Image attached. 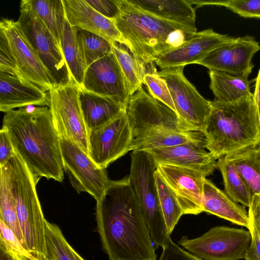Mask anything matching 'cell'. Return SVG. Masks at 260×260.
Segmentation results:
<instances>
[{
    "label": "cell",
    "instance_id": "1",
    "mask_svg": "<svg viewBox=\"0 0 260 260\" xmlns=\"http://www.w3.org/2000/svg\"><path fill=\"white\" fill-rule=\"evenodd\" d=\"M96 201L97 230L109 260H157L156 247L131 186L129 176L110 180L104 193Z\"/></svg>",
    "mask_w": 260,
    "mask_h": 260
},
{
    "label": "cell",
    "instance_id": "2",
    "mask_svg": "<svg viewBox=\"0 0 260 260\" xmlns=\"http://www.w3.org/2000/svg\"><path fill=\"white\" fill-rule=\"evenodd\" d=\"M2 127L15 151L37 177L63 181L60 139L47 107L22 108L4 115Z\"/></svg>",
    "mask_w": 260,
    "mask_h": 260
},
{
    "label": "cell",
    "instance_id": "3",
    "mask_svg": "<svg viewBox=\"0 0 260 260\" xmlns=\"http://www.w3.org/2000/svg\"><path fill=\"white\" fill-rule=\"evenodd\" d=\"M204 134L205 148L216 159L260 141V122L253 93L232 102L212 101Z\"/></svg>",
    "mask_w": 260,
    "mask_h": 260
},
{
    "label": "cell",
    "instance_id": "4",
    "mask_svg": "<svg viewBox=\"0 0 260 260\" xmlns=\"http://www.w3.org/2000/svg\"><path fill=\"white\" fill-rule=\"evenodd\" d=\"M120 14L112 20L122 38L136 59L145 68L155 63L161 54L170 50L167 41L178 29H188L143 11L127 0H119Z\"/></svg>",
    "mask_w": 260,
    "mask_h": 260
},
{
    "label": "cell",
    "instance_id": "5",
    "mask_svg": "<svg viewBox=\"0 0 260 260\" xmlns=\"http://www.w3.org/2000/svg\"><path fill=\"white\" fill-rule=\"evenodd\" d=\"M5 165L25 247L39 260H44L46 250V219L36 190L40 178L34 175L16 151Z\"/></svg>",
    "mask_w": 260,
    "mask_h": 260
},
{
    "label": "cell",
    "instance_id": "6",
    "mask_svg": "<svg viewBox=\"0 0 260 260\" xmlns=\"http://www.w3.org/2000/svg\"><path fill=\"white\" fill-rule=\"evenodd\" d=\"M129 183L156 248L170 237L159 204L154 173L157 165L144 151H133Z\"/></svg>",
    "mask_w": 260,
    "mask_h": 260
},
{
    "label": "cell",
    "instance_id": "7",
    "mask_svg": "<svg viewBox=\"0 0 260 260\" xmlns=\"http://www.w3.org/2000/svg\"><path fill=\"white\" fill-rule=\"evenodd\" d=\"M126 113L134 139L162 131H196L143 88L130 96Z\"/></svg>",
    "mask_w": 260,
    "mask_h": 260
},
{
    "label": "cell",
    "instance_id": "8",
    "mask_svg": "<svg viewBox=\"0 0 260 260\" xmlns=\"http://www.w3.org/2000/svg\"><path fill=\"white\" fill-rule=\"evenodd\" d=\"M79 91L73 80L66 85L56 86L49 91V108L60 139L74 143L90 156L89 129L83 117Z\"/></svg>",
    "mask_w": 260,
    "mask_h": 260
},
{
    "label": "cell",
    "instance_id": "9",
    "mask_svg": "<svg viewBox=\"0 0 260 260\" xmlns=\"http://www.w3.org/2000/svg\"><path fill=\"white\" fill-rule=\"evenodd\" d=\"M251 239L249 230L222 225L212 228L196 238L182 236L178 243L205 260H239L244 258Z\"/></svg>",
    "mask_w": 260,
    "mask_h": 260
},
{
    "label": "cell",
    "instance_id": "10",
    "mask_svg": "<svg viewBox=\"0 0 260 260\" xmlns=\"http://www.w3.org/2000/svg\"><path fill=\"white\" fill-rule=\"evenodd\" d=\"M17 21L40 59L53 78L56 86L70 83L73 79L61 48L45 23L33 12L21 6Z\"/></svg>",
    "mask_w": 260,
    "mask_h": 260
},
{
    "label": "cell",
    "instance_id": "11",
    "mask_svg": "<svg viewBox=\"0 0 260 260\" xmlns=\"http://www.w3.org/2000/svg\"><path fill=\"white\" fill-rule=\"evenodd\" d=\"M184 67H169L158 73L167 84L178 116L196 131L204 133L211 111L212 101L201 95L186 78Z\"/></svg>",
    "mask_w": 260,
    "mask_h": 260
},
{
    "label": "cell",
    "instance_id": "12",
    "mask_svg": "<svg viewBox=\"0 0 260 260\" xmlns=\"http://www.w3.org/2000/svg\"><path fill=\"white\" fill-rule=\"evenodd\" d=\"M63 170L78 193L86 192L99 200L110 182L105 169L98 166L79 146L60 139Z\"/></svg>",
    "mask_w": 260,
    "mask_h": 260
},
{
    "label": "cell",
    "instance_id": "13",
    "mask_svg": "<svg viewBox=\"0 0 260 260\" xmlns=\"http://www.w3.org/2000/svg\"><path fill=\"white\" fill-rule=\"evenodd\" d=\"M0 29L5 33L21 78L45 91L56 86L49 71L42 62L18 21L4 18Z\"/></svg>",
    "mask_w": 260,
    "mask_h": 260
},
{
    "label": "cell",
    "instance_id": "14",
    "mask_svg": "<svg viewBox=\"0 0 260 260\" xmlns=\"http://www.w3.org/2000/svg\"><path fill=\"white\" fill-rule=\"evenodd\" d=\"M134 138L126 113L106 124L89 130L90 158L106 169L131 150Z\"/></svg>",
    "mask_w": 260,
    "mask_h": 260
},
{
    "label": "cell",
    "instance_id": "15",
    "mask_svg": "<svg viewBox=\"0 0 260 260\" xmlns=\"http://www.w3.org/2000/svg\"><path fill=\"white\" fill-rule=\"evenodd\" d=\"M259 50L260 44L253 36L239 37L211 50L196 63L209 71L223 72L248 79L254 67L252 58Z\"/></svg>",
    "mask_w": 260,
    "mask_h": 260
},
{
    "label": "cell",
    "instance_id": "16",
    "mask_svg": "<svg viewBox=\"0 0 260 260\" xmlns=\"http://www.w3.org/2000/svg\"><path fill=\"white\" fill-rule=\"evenodd\" d=\"M80 89L109 98L127 109L130 95L123 74L113 52L87 67Z\"/></svg>",
    "mask_w": 260,
    "mask_h": 260
},
{
    "label": "cell",
    "instance_id": "17",
    "mask_svg": "<svg viewBox=\"0 0 260 260\" xmlns=\"http://www.w3.org/2000/svg\"><path fill=\"white\" fill-rule=\"evenodd\" d=\"M156 170L172 190L183 214L198 215L204 212L205 175L194 170L169 165H158Z\"/></svg>",
    "mask_w": 260,
    "mask_h": 260
},
{
    "label": "cell",
    "instance_id": "18",
    "mask_svg": "<svg viewBox=\"0 0 260 260\" xmlns=\"http://www.w3.org/2000/svg\"><path fill=\"white\" fill-rule=\"evenodd\" d=\"M235 39L228 35L217 33L211 28L205 29L197 32L190 40L180 47L165 52L154 63L161 70L196 63L211 50Z\"/></svg>",
    "mask_w": 260,
    "mask_h": 260
},
{
    "label": "cell",
    "instance_id": "19",
    "mask_svg": "<svg viewBox=\"0 0 260 260\" xmlns=\"http://www.w3.org/2000/svg\"><path fill=\"white\" fill-rule=\"evenodd\" d=\"M145 151L156 165H169L198 171L206 177L217 168L214 156L204 148L192 144L159 148Z\"/></svg>",
    "mask_w": 260,
    "mask_h": 260
},
{
    "label": "cell",
    "instance_id": "20",
    "mask_svg": "<svg viewBox=\"0 0 260 260\" xmlns=\"http://www.w3.org/2000/svg\"><path fill=\"white\" fill-rule=\"evenodd\" d=\"M50 97L36 85L0 72V110L5 113L29 106L49 107Z\"/></svg>",
    "mask_w": 260,
    "mask_h": 260
},
{
    "label": "cell",
    "instance_id": "21",
    "mask_svg": "<svg viewBox=\"0 0 260 260\" xmlns=\"http://www.w3.org/2000/svg\"><path fill=\"white\" fill-rule=\"evenodd\" d=\"M66 18L73 27L98 35L111 42L126 44L113 21L92 8L85 0H62Z\"/></svg>",
    "mask_w": 260,
    "mask_h": 260
},
{
    "label": "cell",
    "instance_id": "22",
    "mask_svg": "<svg viewBox=\"0 0 260 260\" xmlns=\"http://www.w3.org/2000/svg\"><path fill=\"white\" fill-rule=\"evenodd\" d=\"M203 207L204 212L234 224L248 227L249 218L245 207L233 201L206 178L204 182Z\"/></svg>",
    "mask_w": 260,
    "mask_h": 260
},
{
    "label": "cell",
    "instance_id": "23",
    "mask_svg": "<svg viewBox=\"0 0 260 260\" xmlns=\"http://www.w3.org/2000/svg\"><path fill=\"white\" fill-rule=\"evenodd\" d=\"M135 7L165 20L197 31L196 13L187 0H127Z\"/></svg>",
    "mask_w": 260,
    "mask_h": 260
},
{
    "label": "cell",
    "instance_id": "24",
    "mask_svg": "<svg viewBox=\"0 0 260 260\" xmlns=\"http://www.w3.org/2000/svg\"><path fill=\"white\" fill-rule=\"evenodd\" d=\"M79 99L84 121L89 130L106 124L126 111L112 99L83 89L80 88Z\"/></svg>",
    "mask_w": 260,
    "mask_h": 260
},
{
    "label": "cell",
    "instance_id": "25",
    "mask_svg": "<svg viewBox=\"0 0 260 260\" xmlns=\"http://www.w3.org/2000/svg\"><path fill=\"white\" fill-rule=\"evenodd\" d=\"M224 156L233 162L252 196L260 193V141Z\"/></svg>",
    "mask_w": 260,
    "mask_h": 260
},
{
    "label": "cell",
    "instance_id": "26",
    "mask_svg": "<svg viewBox=\"0 0 260 260\" xmlns=\"http://www.w3.org/2000/svg\"><path fill=\"white\" fill-rule=\"evenodd\" d=\"M192 144L205 148L206 141L203 133L199 131H162L141 139H133L131 150H147Z\"/></svg>",
    "mask_w": 260,
    "mask_h": 260
},
{
    "label": "cell",
    "instance_id": "27",
    "mask_svg": "<svg viewBox=\"0 0 260 260\" xmlns=\"http://www.w3.org/2000/svg\"><path fill=\"white\" fill-rule=\"evenodd\" d=\"M60 48L73 80L82 88L87 68L76 35V28L65 19L60 43Z\"/></svg>",
    "mask_w": 260,
    "mask_h": 260
},
{
    "label": "cell",
    "instance_id": "28",
    "mask_svg": "<svg viewBox=\"0 0 260 260\" xmlns=\"http://www.w3.org/2000/svg\"><path fill=\"white\" fill-rule=\"evenodd\" d=\"M209 75L210 88L217 100L232 102L252 93L255 78L250 80L217 71H209Z\"/></svg>",
    "mask_w": 260,
    "mask_h": 260
},
{
    "label": "cell",
    "instance_id": "29",
    "mask_svg": "<svg viewBox=\"0 0 260 260\" xmlns=\"http://www.w3.org/2000/svg\"><path fill=\"white\" fill-rule=\"evenodd\" d=\"M20 6L28 8L42 20L60 46L63 23L66 19L62 0H22Z\"/></svg>",
    "mask_w": 260,
    "mask_h": 260
},
{
    "label": "cell",
    "instance_id": "30",
    "mask_svg": "<svg viewBox=\"0 0 260 260\" xmlns=\"http://www.w3.org/2000/svg\"><path fill=\"white\" fill-rule=\"evenodd\" d=\"M217 167L222 176L225 193L235 202L249 207L252 196L233 162L221 156L218 159Z\"/></svg>",
    "mask_w": 260,
    "mask_h": 260
},
{
    "label": "cell",
    "instance_id": "31",
    "mask_svg": "<svg viewBox=\"0 0 260 260\" xmlns=\"http://www.w3.org/2000/svg\"><path fill=\"white\" fill-rule=\"evenodd\" d=\"M112 52L119 62L131 96L142 88L146 69L123 44L113 43Z\"/></svg>",
    "mask_w": 260,
    "mask_h": 260
},
{
    "label": "cell",
    "instance_id": "32",
    "mask_svg": "<svg viewBox=\"0 0 260 260\" xmlns=\"http://www.w3.org/2000/svg\"><path fill=\"white\" fill-rule=\"evenodd\" d=\"M0 219L11 229L25 247L6 166L0 167Z\"/></svg>",
    "mask_w": 260,
    "mask_h": 260
},
{
    "label": "cell",
    "instance_id": "33",
    "mask_svg": "<svg viewBox=\"0 0 260 260\" xmlns=\"http://www.w3.org/2000/svg\"><path fill=\"white\" fill-rule=\"evenodd\" d=\"M44 260H85L71 246L58 225L46 220Z\"/></svg>",
    "mask_w": 260,
    "mask_h": 260
},
{
    "label": "cell",
    "instance_id": "34",
    "mask_svg": "<svg viewBox=\"0 0 260 260\" xmlns=\"http://www.w3.org/2000/svg\"><path fill=\"white\" fill-rule=\"evenodd\" d=\"M154 177L159 204L168 232L171 234L183 215V211L172 190L157 170Z\"/></svg>",
    "mask_w": 260,
    "mask_h": 260
},
{
    "label": "cell",
    "instance_id": "35",
    "mask_svg": "<svg viewBox=\"0 0 260 260\" xmlns=\"http://www.w3.org/2000/svg\"><path fill=\"white\" fill-rule=\"evenodd\" d=\"M75 28L87 67L112 52V44L105 38L90 31Z\"/></svg>",
    "mask_w": 260,
    "mask_h": 260
},
{
    "label": "cell",
    "instance_id": "36",
    "mask_svg": "<svg viewBox=\"0 0 260 260\" xmlns=\"http://www.w3.org/2000/svg\"><path fill=\"white\" fill-rule=\"evenodd\" d=\"M191 4L199 8L212 5L226 8L244 18L260 19V0H187Z\"/></svg>",
    "mask_w": 260,
    "mask_h": 260
},
{
    "label": "cell",
    "instance_id": "37",
    "mask_svg": "<svg viewBox=\"0 0 260 260\" xmlns=\"http://www.w3.org/2000/svg\"><path fill=\"white\" fill-rule=\"evenodd\" d=\"M143 78V82L149 94L156 100L159 101L176 113L175 105L166 81L158 74L154 64L146 67Z\"/></svg>",
    "mask_w": 260,
    "mask_h": 260
},
{
    "label": "cell",
    "instance_id": "38",
    "mask_svg": "<svg viewBox=\"0 0 260 260\" xmlns=\"http://www.w3.org/2000/svg\"><path fill=\"white\" fill-rule=\"evenodd\" d=\"M0 250L19 260H39L22 244L11 229L1 219Z\"/></svg>",
    "mask_w": 260,
    "mask_h": 260
},
{
    "label": "cell",
    "instance_id": "39",
    "mask_svg": "<svg viewBox=\"0 0 260 260\" xmlns=\"http://www.w3.org/2000/svg\"><path fill=\"white\" fill-rule=\"evenodd\" d=\"M0 72L22 79L7 38L3 31L1 29Z\"/></svg>",
    "mask_w": 260,
    "mask_h": 260
},
{
    "label": "cell",
    "instance_id": "40",
    "mask_svg": "<svg viewBox=\"0 0 260 260\" xmlns=\"http://www.w3.org/2000/svg\"><path fill=\"white\" fill-rule=\"evenodd\" d=\"M162 251L158 260H205L185 251L168 237L162 247Z\"/></svg>",
    "mask_w": 260,
    "mask_h": 260
},
{
    "label": "cell",
    "instance_id": "41",
    "mask_svg": "<svg viewBox=\"0 0 260 260\" xmlns=\"http://www.w3.org/2000/svg\"><path fill=\"white\" fill-rule=\"evenodd\" d=\"M100 14L111 20L116 18L120 13L119 0H85Z\"/></svg>",
    "mask_w": 260,
    "mask_h": 260
},
{
    "label": "cell",
    "instance_id": "42",
    "mask_svg": "<svg viewBox=\"0 0 260 260\" xmlns=\"http://www.w3.org/2000/svg\"><path fill=\"white\" fill-rule=\"evenodd\" d=\"M248 229L251 234V239L250 245L245 251L244 259L260 260V237L250 218Z\"/></svg>",
    "mask_w": 260,
    "mask_h": 260
},
{
    "label": "cell",
    "instance_id": "43",
    "mask_svg": "<svg viewBox=\"0 0 260 260\" xmlns=\"http://www.w3.org/2000/svg\"><path fill=\"white\" fill-rule=\"evenodd\" d=\"M15 152L7 131L2 127L0 131V167L6 164Z\"/></svg>",
    "mask_w": 260,
    "mask_h": 260
},
{
    "label": "cell",
    "instance_id": "44",
    "mask_svg": "<svg viewBox=\"0 0 260 260\" xmlns=\"http://www.w3.org/2000/svg\"><path fill=\"white\" fill-rule=\"evenodd\" d=\"M248 208L249 217L253 221L260 237V193L252 196L251 203Z\"/></svg>",
    "mask_w": 260,
    "mask_h": 260
},
{
    "label": "cell",
    "instance_id": "45",
    "mask_svg": "<svg viewBox=\"0 0 260 260\" xmlns=\"http://www.w3.org/2000/svg\"><path fill=\"white\" fill-rule=\"evenodd\" d=\"M254 83L253 96L260 122V69L255 78Z\"/></svg>",
    "mask_w": 260,
    "mask_h": 260
},
{
    "label": "cell",
    "instance_id": "46",
    "mask_svg": "<svg viewBox=\"0 0 260 260\" xmlns=\"http://www.w3.org/2000/svg\"><path fill=\"white\" fill-rule=\"evenodd\" d=\"M0 260H19L11 256L2 250H0Z\"/></svg>",
    "mask_w": 260,
    "mask_h": 260
}]
</instances>
